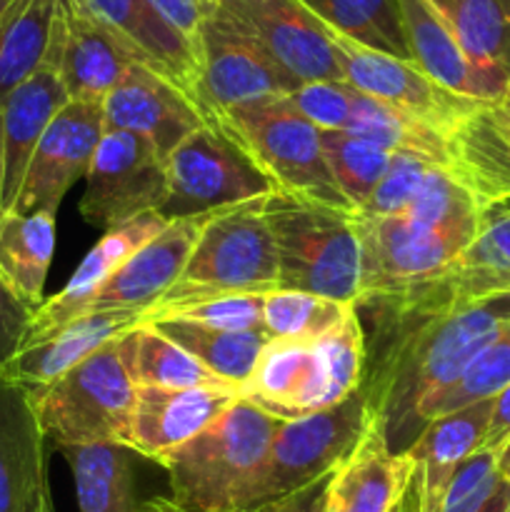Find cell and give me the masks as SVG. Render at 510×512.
<instances>
[{
    "label": "cell",
    "mask_w": 510,
    "mask_h": 512,
    "mask_svg": "<svg viewBox=\"0 0 510 512\" xmlns=\"http://www.w3.org/2000/svg\"><path fill=\"white\" fill-rule=\"evenodd\" d=\"M505 325H510V293L430 320L368 360L370 413L393 453H408L425 428L420 420L425 400L455 383Z\"/></svg>",
    "instance_id": "cell-1"
},
{
    "label": "cell",
    "mask_w": 510,
    "mask_h": 512,
    "mask_svg": "<svg viewBox=\"0 0 510 512\" xmlns=\"http://www.w3.org/2000/svg\"><path fill=\"white\" fill-rule=\"evenodd\" d=\"M283 420L240 398L163 460L170 498L190 512H240Z\"/></svg>",
    "instance_id": "cell-2"
},
{
    "label": "cell",
    "mask_w": 510,
    "mask_h": 512,
    "mask_svg": "<svg viewBox=\"0 0 510 512\" xmlns=\"http://www.w3.org/2000/svg\"><path fill=\"white\" fill-rule=\"evenodd\" d=\"M263 218L278 258V290L323 295L353 305L360 293V235L355 213L270 193Z\"/></svg>",
    "instance_id": "cell-3"
},
{
    "label": "cell",
    "mask_w": 510,
    "mask_h": 512,
    "mask_svg": "<svg viewBox=\"0 0 510 512\" xmlns=\"http://www.w3.org/2000/svg\"><path fill=\"white\" fill-rule=\"evenodd\" d=\"M263 203L265 198L208 215L180 278L140 320L200 300L278 290V258Z\"/></svg>",
    "instance_id": "cell-4"
},
{
    "label": "cell",
    "mask_w": 510,
    "mask_h": 512,
    "mask_svg": "<svg viewBox=\"0 0 510 512\" xmlns=\"http://www.w3.org/2000/svg\"><path fill=\"white\" fill-rule=\"evenodd\" d=\"M45 440L55 448L128 443L135 385L123 368L118 338L95 350L58 380L28 388Z\"/></svg>",
    "instance_id": "cell-5"
},
{
    "label": "cell",
    "mask_w": 510,
    "mask_h": 512,
    "mask_svg": "<svg viewBox=\"0 0 510 512\" xmlns=\"http://www.w3.org/2000/svg\"><path fill=\"white\" fill-rule=\"evenodd\" d=\"M213 120L248 150L275 190L353 213L328 168L323 135L288 98L255 100Z\"/></svg>",
    "instance_id": "cell-6"
},
{
    "label": "cell",
    "mask_w": 510,
    "mask_h": 512,
    "mask_svg": "<svg viewBox=\"0 0 510 512\" xmlns=\"http://www.w3.org/2000/svg\"><path fill=\"white\" fill-rule=\"evenodd\" d=\"M373 423L365 383L330 408L283 420L245 498V508L270 503L308 488L333 473ZM240 510V512H243Z\"/></svg>",
    "instance_id": "cell-7"
},
{
    "label": "cell",
    "mask_w": 510,
    "mask_h": 512,
    "mask_svg": "<svg viewBox=\"0 0 510 512\" xmlns=\"http://www.w3.org/2000/svg\"><path fill=\"white\" fill-rule=\"evenodd\" d=\"M165 173L168 195L158 213L168 223L223 213L275 193L268 175L218 120L193 130L168 155Z\"/></svg>",
    "instance_id": "cell-8"
},
{
    "label": "cell",
    "mask_w": 510,
    "mask_h": 512,
    "mask_svg": "<svg viewBox=\"0 0 510 512\" xmlns=\"http://www.w3.org/2000/svg\"><path fill=\"white\" fill-rule=\"evenodd\" d=\"M330 38L338 55L343 83L438 133L448 135L460 130L493 105L488 100L465 98L443 88L410 60L375 53L335 33H330Z\"/></svg>",
    "instance_id": "cell-9"
},
{
    "label": "cell",
    "mask_w": 510,
    "mask_h": 512,
    "mask_svg": "<svg viewBox=\"0 0 510 512\" xmlns=\"http://www.w3.org/2000/svg\"><path fill=\"white\" fill-rule=\"evenodd\" d=\"M195 53L198 78L193 103L208 120L255 100L285 98L298 88L290 75L215 8V0L195 38Z\"/></svg>",
    "instance_id": "cell-10"
},
{
    "label": "cell",
    "mask_w": 510,
    "mask_h": 512,
    "mask_svg": "<svg viewBox=\"0 0 510 512\" xmlns=\"http://www.w3.org/2000/svg\"><path fill=\"white\" fill-rule=\"evenodd\" d=\"M360 235V293L395 295L438 278L475 235L443 233L403 215L355 213Z\"/></svg>",
    "instance_id": "cell-11"
},
{
    "label": "cell",
    "mask_w": 510,
    "mask_h": 512,
    "mask_svg": "<svg viewBox=\"0 0 510 512\" xmlns=\"http://www.w3.org/2000/svg\"><path fill=\"white\" fill-rule=\"evenodd\" d=\"M168 195L165 160L145 138L105 130L85 175L80 215L113 230L140 215L158 213Z\"/></svg>",
    "instance_id": "cell-12"
},
{
    "label": "cell",
    "mask_w": 510,
    "mask_h": 512,
    "mask_svg": "<svg viewBox=\"0 0 510 512\" xmlns=\"http://www.w3.org/2000/svg\"><path fill=\"white\" fill-rule=\"evenodd\" d=\"M215 8L298 85L343 80L330 30L300 0H215Z\"/></svg>",
    "instance_id": "cell-13"
},
{
    "label": "cell",
    "mask_w": 510,
    "mask_h": 512,
    "mask_svg": "<svg viewBox=\"0 0 510 512\" xmlns=\"http://www.w3.org/2000/svg\"><path fill=\"white\" fill-rule=\"evenodd\" d=\"M103 133V108L98 103L70 100L63 105V110L50 120L30 158L18 200L10 213L25 215L48 210L58 215L65 193L88 175L90 160Z\"/></svg>",
    "instance_id": "cell-14"
},
{
    "label": "cell",
    "mask_w": 510,
    "mask_h": 512,
    "mask_svg": "<svg viewBox=\"0 0 510 512\" xmlns=\"http://www.w3.org/2000/svg\"><path fill=\"white\" fill-rule=\"evenodd\" d=\"M100 108L105 130H123L145 138L163 160H168L193 130L208 123L185 90L143 63L130 65Z\"/></svg>",
    "instance_id": "cell-15"
},
{
    "label": "cell",
    "mask_w": 510,
    "mask_h": 512,
    "mask_svg": "<svg viewBox=\"0 0 510 512\" xmlns=\"http://www.w3.org/2000/svg\"><path fill=\"white\" fill-rule=\"evenodd\" d=\"M133 63L138 58L123 40L73 0H60L45 65L58 73L70 100L100 105Z\"/></svg>",
    "instance_id": "cell-16"
},
{
    "label": "cell",
    "mask_w": 510,
    "mask_h": 512,
    "mask_svg": "<svg viewBox=\"0 0 510 512\" xmlns=\"http://www.w3.org/2000/svg\"><path fill=\"white\" fill-rule=\"evenodd\" d=\"M240 398L280 420H295L340 403L318 340H273L260 353Z\"/></svg>",
    "instance_id": "cell-17"
},
{
    "label": "cell",
    "mask_w": 510,
    "mask_h": 512,
    "mask_svg": "<svg viewBox=\"0 0 510 512\" xmlns=\"http://www.w3.org/2000/svg\"><path fill=\"white\" fill-rule=\"evenodd\" d=\"M240 400V388H135L125 448L163 463Z\"/></svg>",
    "instance_id": "cell-18"
},
{
    "label": "cell",
    "mask_w": 510,
    "mask_h": 512,
    "mask_svg": "<svg viewBox=\"0 0 510 512\" xmlns=\"http://www.w3.org/2000/svg\"><path fill=\"white\" fill-rule=\"evenodd\" d=\"M168 220L160 218V213L140 215V218L130 220V223L118 225L113 230H105L103 238L98 240V245L90 248V253L85 255L83 263L75 268V273L70 275V280L65 283V288L60 293H55L53 298H45V303L40 305L33 313V323H30L28 335H25L23 345L20 348H28V345L40 343L48 335H53L55 330L68 325L70 320L80 318L88 308L90 300L95 298L100 288L143 248L148 240H153L155 235L163 233Z\"/></svg>",
    "instance_id": "cell-19"
},
{
    "label": "cell",
    "mask_w": 510,
    "mask_h": 512,
    "mask_svg": "<svg viewBox=\"0 0 510 512\" xmlns=\"http://www.w3.org/2000/svg\"><path fill=\"white\" fill-rule=\"evenodd\" d=\"M45 443L28 388L0 373V512H35L50 495Z\"/></svg>",
    "instance_id": "cell-20"
},
{
    "label": "cell",
    "mask_w": 510,
    "mask_h": 512,
    "mask_svg": "<svg viewBox=\"0 0 510 512\" xmlns=\"http://www.w3.org/2000/svg\"><path fill=\"white\" fill-rule=\"evenodd\" d=\"M208 218V215H205ZM205 218L175 220L163 233L143 245L103 288L95 293L85 313L125 310L140 313L153 308L185 270ZM83 313V315H85Z\"/></svg>",
    "instance_id": "cell-21"
},
{
    "label": "cell",
    "mask_w": 510,
    "mask_h": 512,
    "mask_svg": "<svg viewBox=\"0 0 510 512\" xmlns=\"http://www.w3.org/2000/svg\"><path fill=\"white\" fill-rule=\"evenodd\" d=\"M90 18L118 40H123L138 63L148 65L193 98L198 78V53L185 35H180L150 0H73Z\"/></svg>",
    "instance_id": "cell-22"
},
{
    "label": "cell",
    "mask_w": 510,
    "mask_h": 512,
    "mask_svg": "<svg viewBox=\"0 0 510 512\" xmlns=\"http://www.w3.org/2000/svg\"><path fill=\"white\" fill-rule=\"evenodd\" d=\"M410 480V455L393 453L373 420L353 453L330 475L323 512H390L403 498Z\"/></svg>",
    "instance_id": "cell-23"
},
{
    "label": "cell",
    "mask_w": 510,
    "mask_h": 512,
    "mask_svg": "<svg viewBox=\"0 0 510 512\" xmlns=\"http://www.w3.org/2000/svg\"><path fill=\"white\" fill-rule=\"evenodd\" d=\"M70 98L58 73L48 65L30 75L23 85L3 100V193L0 215L10 213L18 200L25 170L48 130L50 120L68 105Z\"/></svg>",
    "instance_id": "cell-24"
},
{
    "label": "cell",
    "mask_w": 510,
    "mask_h": 512,
    "mask_svg": "<svg viewBox=\"0 0 510 512\" xmlns=\"http://www.w3.org/2000/svg\"><path fill=\"white\" fill-rule=\"evenodd\" d=\"M493 403L495 400H483L428 420L418 440L410 445L408 455L413 460V478L418 483L423 512L438 510L455 470L483 448Z\"/></svg>",
    "instance_id": "cell-25"
},
{
    "label": "cell",
    "mask_w": 510,
    "mask_h": 512,
    "mask_svg": "<svg viewBox=\"0 0 510 512\" xmlns=\"http://www.w3.org/2000/svg\"><path fill=\"white\" fill-rule=\"evenodd\" d=\"M138 323L140 313H125V310L85 313L40 343L20 348L0 373L25 388H40L58 380L60 375L90 358L95 350L133 330Z\"/></svg>",
    "instance_id": "cell-26"
},
{
    "label": "cell",
    "mask_w": 510,
    "mask_h": 512,
    "mask_svg": "<svg viewBox=\"0 0 510 512\" xmlns=\"http://www.w3.org/2000/svg\"><path fill=\"white\" fill-rule=\"evenodd\" d=\"M400 15H403L410 58L423 73L465 98L498 103L490 98L485 83L470 68L448 20L430 5V0H400Z\"/></svg>",
    "instance_id": "cell-27"
},
{
    "label": "cell",
    "mask_w": 510,
    "mask_h": 512,
    "mask_svg": "<svg viewBox=\"0 0 510 512\" xmlns=\"http://www.w3.org/2000/svg\"><path fill=\"white\" fill-rule=\"evenodd\" d=\"M445 20L490 98H503L510 88V0H458Z\"/></svg>",
    "instance_id": "cell-28"
},
{
    "label": "cell",
    "mask_w": 510,
    "mask_h": 512,
    "mask_svg": "<svg viewBox=\"0 0 510 512\" xmlns=\"http://www.w3.org/2000/svg\"><path fill=\"white\" fill-rule=\"evenodd\" d=\"M55 253V215L48 210L0 215V275L28 308L45 303Z\"/></svg>",
    "instance_id": "cell-29"
},
{
    "label": "cell",
    "mask_w": 510,
    "mask_h": 512,
    "mask_svg": "<svg viewBox=\"0 0 510 512\" xmlns=\"http://www.w3.org/2000/svg\"><path fill=\"white\" fill-rule=\"evenodd\" d=\"M70 473L80 512H135L133 460L125 445L90 443L60 448Z\"/></svg>",
    "instance_id": "cell-30"
},
{
    "label": "cell",
    "mask_w": 510,
    "mask_h": 512,
    "mask_svg": "<svg viewBox=\"0 0 510 512\" xmlns=\"http://www.w3.org/2000/svg\"><path fill=\"white\" fill-rule=\"evenodd\" d=\"M60 0H13L0 13V103L48 58Z\"/></svg>",
    "instance_id": "cell-31"
},
{
    "label": "cell",
    "mask_w": 510,
    "mask_h": 512,
    "mask_svg": "<svg viewBox=\"0 0 510 512\" xmlns=\"http://www.w3.org/2000/svg\"><path fill=\"white\" fill-rule=\"evenodd\" d=\"M123 368L135 388H210L228 385L153 325H135L118 338ZM235 388V385H233Z\"/></svg>",
    "instance_id": "cell-32"
},
{
    "label": "cell",
    "mask_w": 510,
    "mask_h": 512,
    "mask_svg": "<svg viewBox=\"0 0 510 512\" xmlns=\"http://www.w3.org/2000/svg\"><path fill=\"white\" fill-rule=\"evenodd\" d=\"M158 333L203 363L223 383L243 388L255 370L260 353L270 343L265 330H220L185 320H160L150 323Z\"/></svg>",
    "instance_id": "cell-33"
},
{
    "label": "cell",
    "mask_w": 510,
    "mask_h": 512,
    "mask_svg": "<svg viewBox=\"0 0 510 512\" xmlns=\"http://www.w3.org/2000/svg\"><path fill=\"white\" fill-rule=\"evenodd\" d=\"M330 33L375 53L410 60L400 0H300Z\"/></svg>",
    "instance_id": "cell-34"
},
{
    "label": "cell",
    "mask_w": 510,
    "mask_h": 512,
    "mask_svg": "<svg viewBox=\"0 0 510 512\" xmlns=\"http://www.w3.org/2000/svg\"><path fill=\"white\" fill-rule=\"evenodd\" d=\"M488 210L490 205H485L473 190L445 170L430 165L403 218L428 230L475 235Z\"/></svg>",
    "instance_id": "cell-35"
},
{
    "label": "cell",
    "mask_w": 510,
    "mask_h": 512,
    "mask_svg": "<svg viewBox=\"0 0 510 512\" xmlns=\"http://www.w3.org/2000/svg\"><path fill=\"white\" fill-rule=\"evenodd\" d=\"M510 385V325H505L495 340H490L468 363L455 383L428 398L420 408L423 425L440 415L455 413L468 405L495 400Z\"/></svg>",
    "instance_id": "cell-36"
},
{
    "label": "cell",
    "mask_w": 510,
    "mask_h": 512,
    "mask_svg": "<svg viewBox=\"0 0 510 512\" xmlns=\"http://www.w3.org/2000/svg\"><path fill=\"white\" fill-rule=\"evenodd\" d=\"M320 135H323L325 160H328L335 185L340 188L343 198L348 200L353 213H358L368 203L380 180L385 178V173H388L393 153L373 143H365L360 138H353L343 130H328V133Z\"/></svg>",
    "instance_id": "cell-37"
},
{
    "label": "cell",
    "mask_w": 510,
    "mask_h": 512,
    "mask_svg": "<svg viewBox=\"0 0 510 512\" xmlns=\"http://www.w3.org/2000/svg\"><path fill=\"white\" fill-rule=\"evenodd\" d=\"M353 305L298 290H273L265 295L263 328L273 340L313 343L333 330Z\"/></svg>",
    "instance_id": "cell-38"
},
{
    "label": "cell",
    "mask_w": 510,
    "mask_h": 512,
    "mask_svg": "<svg viewBox=\"0 0 510 512\" xmlns=\"http://www.w3.org/2000/svg\"><path fill=\"white\" fill-rule=\"evenodd\" d=\"M265 295H228V298L200 300V303L170 308L143 318L138 325L160 323V320H185V323L208 325L220 330H265L263 328Z\"/></svg>",
    "instance_id": "cell-39"
},
{
    "label": "cell",
    "mask_w": 510,
    "mask_h": 512,
    "mask_svg": "<svg viewBox=\"0 0 510 512\" xmlns=\"http://www.w3.org/2000/svg\"><path fill=\"white\" fill-rule=\"evenodd\" d=\"M498 450L480 448L478 453L470 455L458 470H455L453 480L445 488L443 498L435 512H480L490 495L498 488L500 478L498 470Z\"/></svg>",
    "instance_id": "cell-40"
},
{
    "label": "cell",
    "mask_w": 510,
    "mask_h": 512,
    "mask_svg": "<svg viewBox=\"0 0 510 512\" xmlns=\"http://www.w3.org/2000/svg\"><path fill=\"white\" fill-rule=\"evenodd\" d=\"M353 95L355 90L343 80H320V83L298 85L285 98L320 133H328V130H345L353 110Z\"/></svg>",
    "instance_id": "cell-41"
},
{
    "label": "cell",
    "mask_w": 510,
    "mask_h": 512,
    "mask_svg": "<svg viewBox=\"0 0 510 512\" xmlns=\"http://www.w3.org/2000/svg\"><path fill=\"white\" fill-rule=\"evenodd\" d=\"M430 163L413 153H393L390 168L368 203L358 210L363 215H403L418 193Z\"/></svg>",
    "instance_id": "cell-42"
},
{
    "label": "cell",
    "mask_w": 510,
    "mask_h": 512,
    "mask_svg": "<svg viewBox=\"0 0 510 512\" xmlns=\"http://www.w3.org/2000/svg\"><path fill=\"white\" fill-rule=\"evenodd\" d=\"M33 308L23 303L0 275V370L15 358L33 323Z\"/></svg>",
    "instance_id": "cell-43"
},
{
    "label": "cell",
    "mask_w": 510,
    "mask_h": 512,
    "mask_svg": "<svg viewBox=\"0 0 510 512\" xmlns=\"http://www.w3.org/2000/svg\"><path fill=\"white\" fill-rule=\"evenodd\" d=\"M155 10L195 45L205 15L213 8V0H150Z\"/></svg>",
    "instance_id": "cell-44"
},
{
    "label": "cell",
    "mask_w": 510,
    "mask_h": 512,
    "mask_svg": "<svg viewBox=\"0 0 510 512\" xmlns=\"http://www.w3.org/2000/svg\"><path fill=\"white\" fill-rule=\"evenodd\" d=\"M330 475L315 480V483H310L308 488H300L295 490V493L283 495V498L278 500H270V503L255 505V508L243 510V512H323Z\"/></svg>",
    "instance_id": "cell-45"
},
{
    "label": "cell",
    "mask_w": 510,
    "mask_h": 512,
    "mask_svg": "<svg viewBox=\"0 0 510 512\" xmlns=\"http://www.w3.org/2000/svg\"><path fill=\"white\" fill-rule=\"evenodd\" d=\"M508 435H510V385L498 395V398H495L493 415H490L488 430H485L483 448L500 450V445L508 440Z\"/></svg>",
    "instance_id": "cell-46"
},
{
    "label": "cell",
    "mask_w": 510,
    "mask_h": 512,
    "mask_svg": "<svg viewBox=\"0 0 510 512\" xmlns=\"http://www.w3.org/2000/svg\"><path fill=\"white\" fill-rule=\"evenodd\" d=\"M390 512H423V508H420V493H418V483H415V478L410 480L408 490H405L403 498L398 500V505H395Z\"/></svg>",
    "instance_id": "cell-47"
},
{
    "label": "cell",
    "mask_w": 510,
    "mask_h": 512,
    "mask_svg": "<svg viewBox=\"0 0 510 512\" xmlns=\"http://www.w3.org/2000/svg\"><path fill=\"white\" fill-rule=\"evenodd\" d=\"M508 503H510V483H503V480H500L495 493L490 495V500L485 503V508L480 512H505Z\"/></svg>",
    "instance_id": "cell-48"
},
{
    "label": "cell",
    "mask_w": 510,
    "mask_h": 512,
    "mask_svg": "<svg viewBox=\"0 0 510 512\" xmlns=\"http://www.w3.org/2000/svg\"><path fill=\"white\" fill-rule=\"evenodd\" d=\"M135 512H190L185 508H180L173 498H150L145 503H138Z\"/></svg>",
    "instance_id": "cell-49"
},
{
    "label": "cell",
    "mask_w": 510,
    "mask_h": 512,
    "mask_svg": "<svg viewBox=\"0 0 510 512\" xmlns=\"http://www.w3.org/2000/svg\"><path fill=\"white\" fill-rule=\"evenodd\" d=\"M495 470H498V478L503 483H510V435L498 450V463H495Z\"/></svg>",
    "instance_id": "cell-50"
},
{
    "label": "cell",
    "mask_w": 510,
    "mask_h": 512,
    "mask_svg": "<svg viewBox=\"0 0 510 512\" xmlns=\"http://www.w3.org/2000/svg\"><path fill=\"white\" fill-rule=\"evenodd\" d=\"M498 110H500V118H503L505 133H508V140H510V88L505 90L503 98L498 100Z\"/></svg>",
    "instance_id": "cell-51"
},
{
    "label": "cell",
    "mask_w": 510,
    "mask_h": 512,
    "mask_svg": "<svg viewBox=\"0 0 510 512\" xmlns=\"http://www.w3.org/2000/svg\"><path fill=\"white\" fill-rule=\"evenodd\" d=\"M455 3H458V0H430V5H433V8L438 10V13L443 15V18H448V13H450V10H453Z\"/></svg>",
    "instance_id": "cell-52"
},
{
    "label": "cell",
    "mask_w": 510,
    "mask_h": 512,
    "mask_svg": "<svg viewBox=\"0 0 510 512\" xmlns=\"http://www.w3.org/2000/svg\"><path fill=\"white\" fill-rule=\"evenodd\" d=\"M0 193H3V103H0Z\"/></svg>",
    "instance_id": "cell-53"
},
{
    "label": "cell",
    "mask_w": 510,
    "mask_h": 512,
    "mask_svg": "<svg viewBox=\"0 0 510 512\" xmlns=\"http://www.w3.org/2000/svg\"><path fill=\"white\" fill-rule=\"evenodd\" d=\"M35 512H55L53 498H50V495H45V500H43V503L38 505V510H35Z\"/></svg>",
    "instance_id": "cell-54"
},
{
    "label": "cell",
    "mask_w": 510,
    "mask_h": 512,
    "mask_svg": "<svg viewBox=\"0 0 510 512\" xmlns=\"http://www.w3.org/2000/svg\"><path fill=\"white\" fill-rule=\"evenodd\" d=\"M10 3H13V0H0V13H3V10H5V8H8V5H10Z\"/></svg>",
    "instance_id": "cell-55"
},
{
    "label": "cell",
    "mask_w": 510,
    "mask_h": 512,
    "mask_svg": "<svg viewBox=\"0 0 510 512\" xmlns=\"http://www.w3.org/2000/svg\"><path fill=\"white\" fill-rule=\"evenodd\" d=\"M505 512H510V503H508V508H505Z\"/></svg>",
    "instance_id": "cell-56"
}]
</instances>
